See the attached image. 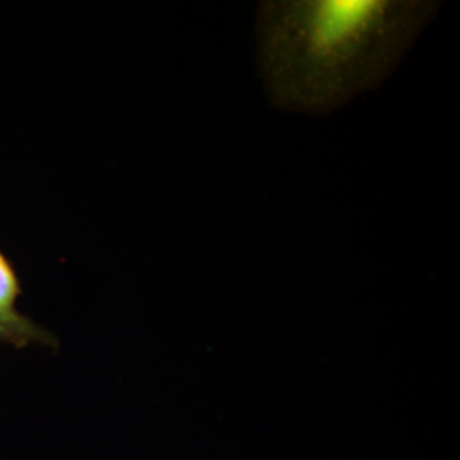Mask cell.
<instances>
[{"label": "cell", "instance_id": "cell-1", "mask_svg": "<svg viewBox=\"0 0 460 460\" xmlns=\"http://www.w3.org/2000/svg\"><path fill=\"white\" fill-rule=\"evenodd\" d=\"M440 11L437 0H266L258 66L273 106L326 116L384 83Z\"/></svg>", "mask_w": 460, "mask_h": 460}, {"label": "cell", "instance_id": "cell-2", "mask_svg": "<svg viewBox=\"0 0 460 460\" xmlns=\"http://www.w3.org/2000/svg\"><path fill=\"white\" fill-rule=\"evenodd\" d=\"M22 296V285L16 268L0 249V343L17 349L31 345L57 348L58 341L49 329L19 313L17 300Z\"/></svg>", "mask_w": 460, "mask_h": 460}]
</instances>
